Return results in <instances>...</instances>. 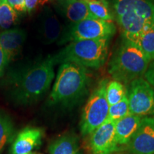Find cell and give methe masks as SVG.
<instances>
[{
	"label": "cell",
	"mask_w": 154,
	"mask_h": 154,
	"mask_svg": "<svg viewBox=\"0 0 154 154\" xmlns=\"http://www.w3.org/2000/svg\"><path fill=\"white\" fill-rule=\"evenodd\" d=\"M54 60L48 57L8 77V91L17 103L27 105L38 101L48 91L54 78Z\"/></svg>",
	"instance_id": "1"
},
{
	"label": "cell",
	"mask_w": 154,
	"mask_h": 154,
	"mask_svg": "<svg viewBox=\"0 0 154 154\" xmlns=\"http://www.w3.org/2000/svg\"><path fill=\"white\" fill-rule=\"evenodd\" d=\"M128 40L139 35L154 24V0H105Z\"/></svg>",
	"instance_id": "2"
},
{
	"label": "cell",
	"mask_w": 154,
	"mask_h": 154,
	"mask_svg": "<svg viewBox=\"0 0 154 154\" xmlns=\"http://www.w3.org/2000/svg\"><path fill=\"white\" fill-rule=\"evenodd\" d=\"M150 61L134 42L124 38L109 64V73L114 80L131 83L145 74Z\"/></svg>",
	"instance_id": "3"
},
{
	"label": "cell",
	"mask_w": 154,
	"mask_h": 154,
	"mask_svg": "<svg viewBox=\"0 0 154 154\" xmlns=\"http://www.w3.org/2000/svg\"><path fill=\"white\" fill-rule=\"evenodd\" d=\"M88 76L85 67L74 63H61L50 94L51 104H69L85 94Z\"/></svg>",
	"instance_id": "4"
},
{
	"label": "cell",
	"mask_w": 154,
	"mask_h": 154,
	"mask_svg": "<svg viewBox=\"0 0 154 154\" xmlns=\"http://www.w3.org/2000/svg\"><path fill=\"white\" fill-rule=\"evenodd\" d=\"M109 42V38H99L70 42L53 59L55 63L70 62L84 67L99 69L106 61Z\"/></svg>",
	"instance_id": "5"
},
{
	"label": "cell",
	"mask_w": 154,
	"mask_h": 154,
	"mask_svg": "<svg viewBox=\"0 0 154 154\" xmlns=\"http://www.w3.org/2000/svg\"><path fill=\"white\" fill-rule=\"evenodd\" d=\"M107 84V80L101 81L86 102L80 122L83 136L89 135L107 120L109 110L106 99Z\"/></svg>",
	"instance_id": "6"
},
{
	"label": "cell",
	"mask_w": 154,
	"mask_h": 154,
	"mask_svg": "<svg viewBox=\"0 0 154 154\" xmlns=\"http://www.w3.org/2000/svg\"><path fill=\"white\" fill-rule=\"evenodd\" d=\"M116 28L113 22L89 18L72 24L60 38L59 44H66L79 40L110 38L115 34Z\"/></svg>",
	"instance_id": "7"
},
{
	"label": "cell",
	"mask_w": 154,
	"mask_h": 154,
	"mask_svg": "<svg viewBox=\"0 0 154 154\" xmlns=\"http://www.w3.org/2000/svg\"><path fill=\"white\" fill-rule=\"evenodd\" d=\"M130 113L141 117L154 116V88L142 78L131 82L127 94Z\"/></svg>",
	"instance_id": "8"
},
{
	"label": "cell",
	"mask_w": 154,
	"mask_h": 154,
	"mask_svg": "<svg viewBox=\"0 0 154 154\" xmlns=\"http://www.w3.org/2000/svg\"><path fill=\"white\" fill-rule=\"evenodd\" d=\"M116 122L106 120L89 134L88 146L91 154H113L119 150Z\"/></svg>",
	"instance_id": "9"
},
{
	"label": "cell",
	"mask_w": 154,
	"mask_h": 154,
	"mask_svg": "<svg viewBox=\"0 0 154 154\" xmlns=\"http://www.w3.org/2000/svg\"><path fill=\"white\" fill-rule=\"evenodd\" d=\"M126 149L131 154H154V118L143 117Z\"/></svg>",
	"instance_id": "10"
},
{
	"label": "cell",
	"mask_w": 154,
	"mask_h": 154,
	"mask_svg": "<svg viewBox=\"0 0 154 154\" xmlns=\"http://www.w3.org/2000/svg\"><path fill=\"white\" fill-rule=\"evenodd\" d=\"M43 133L40 128H27L23 129L17 136L11 145V154H26L38 147L42 143Z\"/></svg>",
	"instance_id": "11"
},
{
	"label": "cell",
	"mask_w": 154,
	"mask_h": 154,
	"mask_svg": "<svg viewBox=\"0 0 154 154\" xmlns=\"http://www.w3.org/2000/svg\"><path fill=\"white\" fill-rule=\"evenodd\" d=\"M26 36L25 31L18 28L0 32V44L7 56L8 64L21 51Z\"/></svg>",
	"instance_id": "12"
},
{
	"label": "cell",
	"mask_w": 154,
	"mask_h": 154,
	"mask_svg": "<svg viewBox=\"0 0 154 154\" xmlns=\"http://www.w3.org/2000/svg\"><path fill=\"white\" fill-rule=\"evenodd\" d=\"M39 34L42 41L45 44L57 42L62 35L60 22L49 7H46L42 14Z\"/></svg>",
	"instance_id": "13"
},
{
	"label": "cell",
	"mask_w": 154,
	"mask_h": 154,
	"mask_svg": "<svg viewBox=\"0 0 154 154\" xmlns=\"http://www.w3.org/2000/svg\"><path fill=\"white\" fill-rule=\"evenodd\" d=\"M59 8L63 16L72 24L89 18H95L84 0H59Z\"/></svg>",
	"instance_id": "14"
},
{
	"label": "cell",
	"mask_w": 154,
	"mask_h": 154,
	"mask_svg": "<svg viewBox=\"0 0 154 154\" xmlns=\"http://www.w3.org/2000/svg\"><path fill=\"white\" fill-rule=\"evenodd\" d=\"M141 117L128 114L116 122V138L119 146L127 145L139 126Z\"/></svg>",
	"instance_id": "15"
},
{
	"label": "cell",
	"mask_w": 154,
	"mask_h": 154,
	"mask_svg": "<svg viewBox=\"0 0 154 154\" xmlns=\"http://www.w3.org/2000/svg\"><path fill=\"white\" fill-rule=\"evenodd\" d=\"M49 154H83L78 140L73 135H65L56 139L49 148Z\"/></svg>",
	"instance_id": "16"
},
{
	"label": "cell",
	"mask_w": 154,
	"mask_h": 154,
	"mask_svg": "<svg viewBox=\"0 0 154 154\" xmlns=\"http://www.w3.org/2000/svg\"><path fill=\"white\" fill-rule=\"evenodd\" d=\"M131 42L136 44L150 61L154 60V24Z\"/></svg>",
	"instance_id": "17"
},
{
	"label": "cell",
	"mask_w": 154,
	"mask_h": 154,
	"mask_svg": "<svg viewBox=\"0 0 154 154\" xmlns=\"http://www.w3.org/2000/svg\"><path fill=\"white\" fill-rule=\"evenodd\" d=\"M19 22V14L6 0L0 4V28L3 30L10 29Z\"/></svg>",
	"instance_id": "18"
},
{
	"label": "cell",
	"mask_w": 154,
	"mask_h": 154,
	"mask_svg": "<svg viewBox=\"0 0 154 154\" xmlns=\"http://www.w3.org/2000/svg\"><path fill=\"white\" fill-rule=\"evenodd\" d=\"M14 137V128L11 119L5 113H0V153Z\"/></svg>",
	"instance_id": "19"
},
{
	"label": "cell",
	"mask_w": 154,
	"mask_h": 154,
	"mask_svg": "<svg viewBox=\"0 0 154 154\" xmlns=\"http://www.w3.org/2000/svg\"><path fill=\"white\" fill-rule=\"evenodd\" d=\"M94 17L101 20L112 22L113 17L105 0H84Z\"/></svg>",
	"instance_id": "20"
},
{
	"label": "cell",
	"mask_w": 154,
	"mask_h": 154,
	"mask_svg": "<svg viewBox=\"0 0 154 154\" xmlns=\"http://www.w3.org/2000/svg\"><path fill=\"white\" fill-rule=\"evenodd\" d=\"M124 85L118 81H111L108 82L106 86V99L109 106L119 103L126 96Z\"/></svg>",
	"instance_id": "21"
},
{
	"label": "cell",
	"mask_w": 154,
	"mask_h": 154,
	"mask_svg": "<svg viewBox=\"0 0 154 154\" xmlns=\"http://www.w3.org/2000/svg\"><path fill=\"white\" fill-rule=\"evenodd\" d=\"M128 114H130L129 102L128 95L126 94L121 101L109 106L107 120L116 122L117 121L124 118Z\"/></svg>",
	"instance_id": "22"
},
{
	"label": "cell",
	"mask_w": 154,
	"mask_h": 154,
	"mask_svg": "<svg viewBox=\"0 0 154 154\" xmlns=\"http://www.w3.org/2000/svg\"><path fill=\"white\" fill-rule=\"evenodd\" d=\"M6 1L19 14H24L26 11L25 0H6Z\"/></svg>",
	"instance_id": "23"
},
{
	"label": "cell",
	"mask_w": 154,
	"mask_h": 154,
	"mask_svg": "<svg viewBox=\"0 0 154 154\" xmlns=\"http://www.w3.org/2000/svg\"><path fill=\"white\" fill-rule=\"evenodd\" d=\"M144 76L146 77V81L154 87V60L148 67Z\"/></svg>",
	"instance_id": "24"
},
{
	"label": "cell",
	"mask_w": 154,
	"mask_h": 154,
	"mask_svg": "<svg viewBox=\"0 0 154 154\" xmlns=\"http://www.w3.org/2000/svg\"><path fill=\"white\" fill-rule=\"evenodd\" d=\"M7 65H8V62H7V56L0 44V77L3 75Z\"/></svg>",
	"instance_id": "25"
},
{
	"label": "cell",
	"mask_w": 154,
	"mask_h": 154,
	"mask_svg": "<svg viewBox=\"0 0 154 154\" xmlns=\"http://www.w3.org/2000/svg\"><path fill=\"white\" fill-rule=\"evenodd\" d=\"M38 2V0H25V3H26V11L29 13H31L36 7L37 6Z\"/></svg>",
	"instance_id": "26"
},
{
	"label": "cell",
	"mask_w": 154,
	"mask_h": 154,
	"mask_svg": "<svg viewBox=\"0 0 154 154\" xmlns=\"http://www.w3.org/2000/svg\"><path fill=\"white\" fill-rule=\"evenodd\" d=\"M116 154H131L130 153H116Z\"/></svg>",
	"instance_id": "27"
},
{
	"label": "cell",
	"mask_w": 154,
	"mask_h": 154,
	"mask_svg": "<svg viewBox=\"0 0 154 154\" xmlns=\"http://www.w3.org/2000/svg\"><path fill=\"white\" fill-rule=\"evenodd\" d=\"M47 1H52V0H43V2H47Z\"/></svg>",
	"instance_id": "28"
},
{
	"label": "cell",
	"mask_w": 154,
	"mask_h": 154,
	"mask_svg": "<svg viewBox=\"0 0 154 154\" xmlns=\"http://www.w3.org/2000/svg\"><path fill=\"white\" fill-rule=\"evenodd\" d=\"M26 154H37V153H26Z\"/></svg>",
	"instance_id": "29"
},
{
	"label": "cell",
	"mask_w": 154,
	"mask_h": 154,
	"mask_svg": "<svg viewBox=\"0 0 154 154\" xmlns=\"http://www.w3.org/2000/svg\"><path fill=\"white\" fill-rule=\"evenodd\" d=\"M1 2H2V0H0V4H1Z\"/></svg>",
	"instance_id": "30"
}]
</instances>
